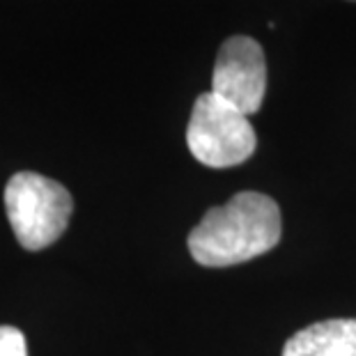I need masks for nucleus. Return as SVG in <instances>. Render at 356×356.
<instances>
[{"instance_id": "nucleus-1", "label": "nucleus", "mask_w": 356, "mask_h": 356, "mask_svg": "<svg viewBox=\"0 0 356 356\" xmlns=\"http://www.w3.org/2000/svg\"><path fill=\"white\" fill-rule=\"evenodd\" d=\"M283 221L274 198L241 191L207 209L188 234V253L202 267H232L264 255L280 241Z\"/></svg>"}, {"instance_id": "nucleus-2", "label": "nucleus", "mask_w": 356, "mask_h": 356, "mask_svg": "<svg viewBox=\"0 0 356 356\" xmlns=\"http://www.w3.org/2000/svg\"><path fill=\"white\" fill-rule=\"evenodd\" d=\"M72 209L70 191L40 172L21 170L5 186L7 218L26 251H42L63 237Z\"/></svg>"}, {"instance_id": "nucleus-3", "label": "nucleus", "mask_w": 356, "mask_h": 356, "mask_svg": "<svg viewBox=\"0 0 356 356\" xmlns=\"http://www.w3.org/2000/svg\"><path fill=\"white\" fill-rule=\"evenodd\" d=\"M186 145L202 165L232 168L253 156L257 138L248 115L209 90L193 104Z\"/></svg>"}, {"instance_id": "nucleus-4", "label": "nucleus", "mask_w": 356, "mask_h": 356, "mask_svg": "<svg viewBox=\"0 0 356 356\" xmlns=\"http://www.w3.org/2000/svg\"><path fill=\"white\" fill-rule=\"evenodd\" d=\"M211 92L232 104L244 115H253L267 95V60L260 42L246 35H234L218 49Z\"/></svg>"}, {"instance_id": "nucleus-5", "label": "nucleus", "mask_w": 356, "mask_h": 356, "mask_svg": "<svg viewBox=\"0 0 356 356\" xmlns=\"http://www.w3.org/2000/svg\"><path fill=\"white\" fill-rule=\"evenodd\" d=\"M283 356H356V320H324L297 331L283 347Z\"/></svg>"}, {"instance_id": "nucleus-6", "label": "nucleus", "mask_w": 356, "mask_h": 356, "mask_svg": "<svg viewBox=\"0 0 356 356\" xmlns=\"http://www.w3.org/2000/svg\"><path fill=\"white\" fill-rule=\"evenodd\" d=\"M0 356H28L26 336L17 327H0Z\"/></svg>"}]
</instances>
